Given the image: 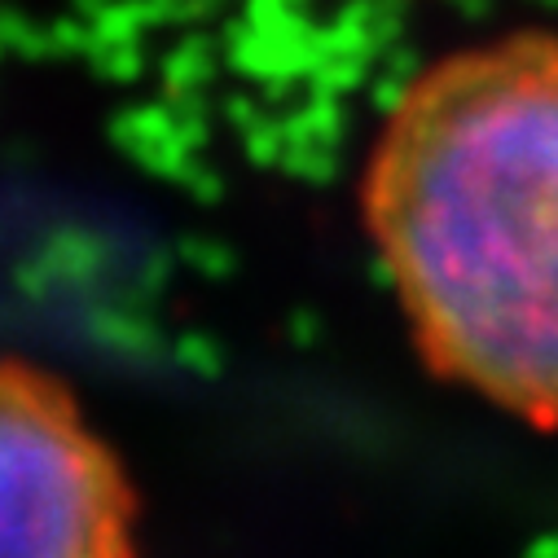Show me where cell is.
<instances>
[{"label":"cell","instance_id":"cell-1","mask_svg":"<svg viewBox=\"0 0 558 558\" xmlns=\"http://www.w3.org/2000/svg\"><path fill=\"white\" fill-rule=\"evenodd\" d=\"M361 211L423 361L558 432V32L417 71L369 146Z\"/></svg>","mask_w":558,"mask_h":558},{"label":"cell","instance_id":"cell-2","mask_svg":"<svg viewBox=\"0 0 558 558\" xmlns=\"http://www.w3.org/2000/svg\"><path fill=\"white\" fill-rule=\"evenodd\" d=\"M0 558H136V493L75 391L0 352Z\"/></svg>","mask_w":558,"mask_h":558}]
</instances>
